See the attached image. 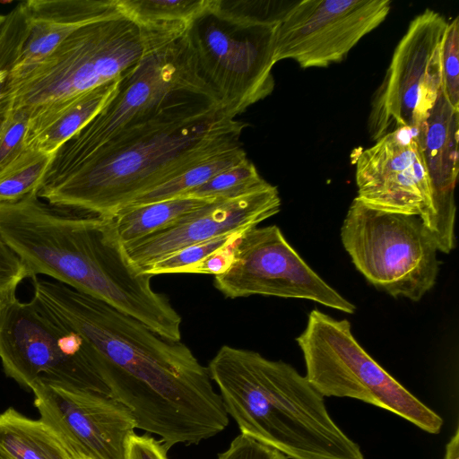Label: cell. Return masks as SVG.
Instances as JSON below:
<instances>
[{
    "instance_id": "obj_1",
    "label": "cell",
    "mask_w": 459,
    "mask_h": 459,
    "mask_svg": "<svg viewBox=\"0 0 459 459\" xmlns=\"http://www.w3.org/2000/svg\"><path fill=\"white\" fill-rule=\"evenodd\" d=\"M31 282L32 298L102 357L110 395L130 411L136 429L159 436L169 449L199 444L228 426L207 367L186 344L64 283L39 276Z\"/></svg>"
},
{
    "instance_id": "obj_2",
    "label": "cell",
    "mask_w": 459,
    "mask_h": 459,
    "mask_svg": "<svg viewBox=\"0 0 459 459\" xmlns=\"http://www.w3.org/2000/svg\"><path fill=\"white\" fill-rule=\"evenodd\" d=\"M0 237L25 265L106 302L161 337L181 340V316L130 260L109 215L61 210L37 191L0 204Z\"/></svg>"
},
{
    "instance_id": "obj_3",
    "label": "cell",
    "mask_w": 459,
    "mask_h": 459,
    "mask_svg": "<svg viewBox=\"0 0 459 459\" xmlns=\"http://www.w3.org/2000/svg\"><path fill=\"white\" fill-rule=\"evenodd\" d=\"M246 126L211 100L178 107L118 134L70 171L41 183L37 195L61 210L112 216L199 161L240 145Z\"/></svg>"
},
{
    "instance_id": "obj_4",
    "label": "cell",
    "mask_w": 459,
    "mask_h": 459,
    "mask_svg": "<svg viewBox=\"0 0 459 459\" xmlns=\"http://www.w3.org/2000/svg\"><path fill=\"white\" fill-rule=\"evenodd\" d=\"M207 368L240 433L289 459H365L325 397L291 365L223 345Z\"/></svg>"
},
{
    "instance_id": "obj_5",
    "label": "cell",
    "mask_w": 459,
    "mask_h": 459,
    "mask_svg": "<svg viewBox=\"0 0 459 459\" xmlns=\"http://www.w3.org/2000/svg\"><path fill=\"white\" fill-rule=\"evenodd\" d=\"M186 28L143 29L144 54L121 77L110 101L56 152L42 182L70 171L118 134L172 108L203 100L220 105L198 72Z\"/></svg>"
},
{
    "instance_id": "obj_6",
    "label": "cell",
    "mask_w": 459,
    "mask_h": 459,
    "mask_svg": "<svg viewBox=\"0 0 459 459\" xmlns=\"http://www.w3.org/2000/svg\"><path fill=\"white\" fill-rule=\"evenodd\" d=\"M147 33L120 11L87 23L41 62L5 80L9 105L30 118L122 77L143 56Z\"/></svg>"
},
{
    "instance_id": "obj_7",
    "label": "cell",
    "mask_w": 459,
    "mask_h": 459,
    "mask_svg": "<svg viewBox=\"0 0 459 459\" xmlns=\"http://www.w3.org/2000/svg\"><path fill=\"white\" fill-rule=\"evenodd\" d=\"M0 361L8 377L30 391L48 385L111 396L100 353L33 298L0 300Z\"/></svg>"
},
{
    "instance_id": "obj_8",
    "label": "cell",
    "mask_w": 459,
    "mask_h": 459,
    "mask_svg": "<svg viewBox=\"0 0 459 459\" xmlns=\"http://www.w3.org/2000/svg\"><path fill=\"white\" fill-rule=\"evenodd\" d=\"M296 341L303 353L305 377L324 397L357 399L389 411L428 433H439L442 418L361 347L348 320L313 309Z\"/></svg>"
},
{
    "instance_id": "obj_9",
    "label": "cell",
    "mask_w": 459,
    "mask_h": 459,
    "mask_svg": "<svg viewBox=\"0 0 459 459\" xmlns=\"http://www.w3.org/2000/svg\"><path fill=\"white\" fill-rule=\"evenodd\" d=\"M341 239L357 270L394 298L419 301L436 283L438 250L419 215L382 211L356 197Z\"/></svg>"
},
{
    "instance_id": "obj_10",
    "label": "cell",
    "mask_w": 459,
    "mask_h": 459,
    "mask_svg": "<svg viewBox=\"0 0 459 459\" xmlns=\"http://www.w3.org/2000/svg\"><path fill=\"white\" fill-rule=\"evenodd\" d=\"M276 22L229 20L212 11L209 3L186 30L201 77L231 118L274 89Z\"/></svg>"
},
{
    "instance_id": "obj_11",
    "label": "cell",
    "mask_w": 459,
    "mask_h": 459,
    "mask_svg": "<svg viewBox=\"0 0 459 459\" xmlns=\"http://www.w3.org/2000/svg\"><path fill=\"white\" fill-rule=\"evenodd\" d=\"M447 23L429 9L411 22L372 99L368 130L374 141L416 129L433 108L442 88L440 48Z\"/></svg>"
},
{
    "instance_id": "obj_12",
    "label": "cell",
    "mask_w": 459,
    "mask_h": 459,
    "mask_svg": "<svg viewBox=\"0 0 459 459\" xmlns=\"http://www.w3.org/2000/svg\"><path fill=\"white\" fill-rule=\"evenodd\" d=\"M214 286L230 299L264 295L309 299L348 314L356 309L302 259L276 225L247 230L234 246L230 267L214 276Z\"/></svg>"
},
{
    "instance_id": "obj_13",
    "label": "cell",
    "mask_w": 459,
    "mask_h": 459,
    "mask_svg": "<svg viewBox=\"0 0 459 459\" xmlns=\"http://www.w3.org/2000/svg\"><path fill=\"white\" fill-rule=\"evenodd\" d=\"M391 9L389 0H303L284 7L274 30V60L302 68L340 63Z\"/></svg>"
},
{
    "instance_id": "obj_14",
    "label": "cell",
    "mask_w": 459,
    "mask_h": 459,
    "mask_svg": "<svg viewBox=\"0 0 459 459\" xmlns=\"http://www.w3.org/2000/svg\"><path fill=\"white\" fill-rule=\"evenodd\" d=\"M351 158L357 198L382 211L419 215L429 231L433 191L415 129L391 132Z\"/></svg>"
},
{
    "instance_id": "obj_15",
    "label": "cell",
    "mask_w": 459,
    "mask_h": 459,
    "mask_svg": "<svg viewBox=\"0 0 459 459\" xmlns=\"http://www.w3.org/2000/svg\"><path fill=\"white\" fill-rule=\"evenodd\" d=\"M40 418L60 436L74 459H126L135 422L109 395L56 385L31 389Z\"/></svg>"
},
{
    "instance_id": "obj_16",
    "label": "cell",
    "mask_w": 459,
    "mask_h": 459,
    "mask_svg": "<svg viewBox=\"0 0 459 459\" xmlns=\"http://www.w3.org/2000/svg\"><path fill=\"white\" fill-rule=\"evenodd\" d=\"M280 210L278 189L267 182L247 194L211 201L172 226L124 247L132 263L142 272L159 259L191 244L255 227Z\"/></svg>"
},
{
    "instance_id": "obj_17",
    "label": "cell",
    "mask_w": 459,
    "mask_h": 459,
    "mask_svg": "<svg viewBox=\"0 0 459 459\" xmlns=\"http://www.w3.org/2000/svg\"><path fill=\"white\" fill-rule=\"evenodd\" d=\"M433 191V220L429 228L437 250L448 254L455 247V186L459 171V111L443 93L427 117L415 129Z\"/></svg>"
},
{
    "instance_id": "obj_18",
    "label": "cell",
    "mask_w": 459,
    "mask_h": 459,
    "mask_svg": "<svg viewBox=\"0 0 459 459\" xmlns=\"http://www.w3.org/2000/svg\"><path fill=\"white\" fill-rule=\"evenodd\" d=\"M22 4L28 38L6 80L41 62L80 27L119 12L117 0H27Z\"/></svg>"
},
{
    "instance_id": "obj_19",
    "label": "cell",
    "mask_w": 459,
    "mask_h": 459,
    "mask_svg": "<svg viewBox=\"0 0 459 459\" xmlns=\"http://www.w3.org/2000/svg\"><path fill=\"white\" fill-rule=\"evenodd\" d=\"M121 77L30 118L26 148L56 152L82 129L115 96Z\"/></svg>"
},
{
    "instance_id": "obj_20",
    "label": "cell",
    "mask_w": 459,
    "mask_h": 459,
    "mask_svg": "<svg viewBox=\"0 0 459 459\" xmlns=\"http://www.w3.org/2000/svg\"><path fill=\"white\" fill-rule=\"evenodd\" d=\"M0 451L9 459H74L49 424L12 407L0 413Z\"/></svg>"
},
{
    "instance_id": "obj_21",
    "label": "cell",
    "mask_w": 459,
    "mask_h": 459,
    "mask_svg": "<svg viewBox=\"0 0 459 459\" xmlns=\"http://www.w3.org/2000/svg\"><path fill=\"white\" fill-rule=\"evenodd\" d=\"M211 201L213 199L179 196L125 207L112 217L117 235L125 245L172 226L187 213Z\"/></svg>"
},
{
    "instance_id": "obj_22",
    "label": "cell",
    "mask_w": 459,
    "mask_h": 459,
    "mask_svg": "<svg viewBox=\"0 0 459 459\" xmlns=\"http://www.w3.org/2000/svg\"><path fill=\"white\" fill-rule=\"evenodd\" d=\"M210 0H117L119 11L144 30L186 28Z\"/></svg>"
},
{
    "instance_id": "obj_23",
    "label": "cell",
    "mask_w": 459,
    "mask_h": 459,
    "mask_svg": "<svg viewBox=\"0 0 459 459\" xmlns=\"http://www.w3.org/2000/svg\"><path fill=\"white\" fill-rule=\"evenodd\" d=\"M246 158L247 153L241 144L218 152L193 165L170 181L140 195L126 207L182 196Z\"/></svg>"
},
{
    "instance_id": "obj_24",
    "label": "cell",
    "mask_w": 459,
    "mask_h": 459,
    "mask_svg": "<svg viewBox=\"0 0 459 459\" xmlns=\"http://www.w3.org/2000/svg\"><path fill=\"white\" fill-rule=\"evenodd\" d=\"M55 153L26 148L0 171V204L16 202L37 191Z\"/></svg>"
},
{
    "instance_id": "obj_25",
    "label": "cell",
    "mask_w": 459,
    "mask_h": 459,
    "mask_svg": "<svg viewBox=\"0 0 459 459\" xmlns=\"http://www.w3.org/2000/svg\"><path fill=\"white\" fill-rule=\"evenodd\" d=\"M266 183L254 163L246 158L182 196L213 200L231 198L258 189Z\"/></svg>"
},
{
    "instance_id": "obj_26",
    "label": "cell",
    "mask_w": 459,
    "mask_h": 459,
    "mask_svg": "<svg viewBox=\"0 0 459 459\" xmlns=\"http://www.w3.org/2000/svg\"><path fill=\"white\" fill-rule=\"evenodd\" d=\"M247 230L225 233L191 244L159 259L142 272L152 276L164 273H189L193 267L210 255L236 243Z\"/></svg>"
},
{
    "instance_id": "obj_27",
    "label": "cell",
    "mask_w": 459,
    "mask_h": 459,
    "mask_svg": "<svg viewBox=\"0 0 459 459\" xmlns=\"http://www.w3.org/2000/svg\"><path fill=\"white\" fill-rule=\"evenodd\" d=\"M442 90L450 105L459 111V18L447 23L440 48Z\"/></svg>"
},
{
    "instance_id": "obj_28",
    "label": "cell",
    "mask_w": 459,
    "mask_h": 459,
    "mask_svg": "<svg viewBox=\"0 0 459 459\" xmlns=\"http://www.w3.org/2000/svg\"><path fill=\"white\" fill-rule=\"evenodd\" d=\"M30 116L22 109L8 108L0 125V171L13 161L25 149V136Z\"/></svg>"
},
{
    "instance_id": "obj_29",
    "label": "cell",
    "mask_w": 459,
    "mask_h": 459,
    "mask_svg": "<svg viewBox=\"0 0 459 459\" xmlns=\"http://www.w3.org/2000/svg\"><path fill=\"white\" fill-rule=\"evenodd\" d=\"M26 278L30 275L25 265L0 237V300L15 294Z\"/></svg>"
},
{
    "instance_id": "obj_30",
    "label": "cell",
    "mask_w": 459,
    "mask_h": 459,
    "mask_svg": "<svg viewBox=\"0 0 459 459\" xmlns=\"http://www.w3.org/2000/svg\"><path fill=\"white\" fill-rule=\"evenodd\" d=\"M217 459H289L278 450L240 433Z\"/></svg>"
},
{
    "instance_id": "obj_31",
    "label": "cell",
    "mask_w": 459,
    "mask_h": 459,
    "mask_svg": "<svg viewBox=\"0 0 459 459\" xmlns=\"http://www.w3.org/2000/svg\"><path fill=\"white\" fill-rule=\"evenodd\" d=\"M168 451L160 440L134 432L128 438L126 459H169Z\"/></svg>"
},
{
    "instance_id": "obj_32",
    "label": "cell",
    "mask_w": 459,
    "mask_h": 459,
    "mask_svg": "<svg viewBox=\"0 0 459 459\" xmlns=\"http://www.w3.org/2000/svg\"><path fill=\"white\" fill-rule=\"evenodd\" d=\"M236 243L210 255L200 264L193 267L189 273H205L215 276L225 273L233 262L234 246Z\"/></svg>"
},
{
    "instance_id": "obj_33",
    "label": "cell",
    "mask_w": 459,
    "mask_h": 459,
    "mask_svg": "<svg viewBox=\"0 0 459 459\" xmlns=\"http://www.w3.org/2000/svg\"><path fill=\"white\" fill-rule=\"evenodd\" d=\"M445 459H459V429L457 428L455 435L451 437L446 446Z\"/></svg>"
},
{
    "instance_id": "obj_34",
    "label": "cell",
    "mask_w": 459,
    "mask_h": 459,
    "mask_svg": "<svg viewBox=\"0 0 459 459\" xmlns=\"http://www.w3.org/2000/svg\"><path fill=\"white\" fill-rule=\"evenodd\" d=\"M8 108V100L4 90V84L0 86V125Z\"/></svg>"
},
{
    "instance_id": "obj_35",
    "label": "cell",
    "mask_w": 459,
    "mask_h": 459,
    "mask_svg": "<svg viewBox=\"0 0 459 459\" xmlns=\"http://www.w3.org/2000/svg\"><path fill=\"white\" fill-rule=\"evenodd\" d=\"M7 74L4 72H0V86H2L5 80H6Z\"/></svg>"
},
{
    "instance_id": "obj_36",
    "label": "cell",
    "mask_w": 459,
    "mask_h": 459,
    "mask_svg": "<svg viewBox=\"0 0 459 459\" xmlns=\"http://www.w3.org/2000/svg\"><path fill=\"white\" fill-rule=\"evenodd\" d=\"M0 459H9L0 451Z\"/></svg>"
},
{
    "instance_id": "obj_37",
    "label": "cell",
    "mask_w": 459,
    "mask_h": 459,
    "mask_svg": "<svg viewBox=\"0 0 459 459\" xmlns=\"http://www.w3.org/2000/svg\"><path fill=\"white\" fill-rule=\"evenodd\" d=\"M75 459H87V458H75Z\"/></svg>"
}]
</instances>
